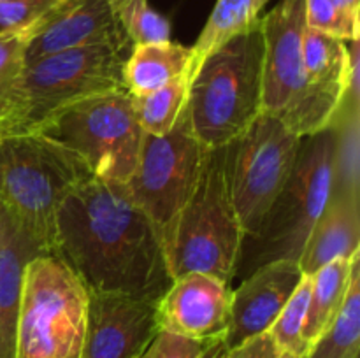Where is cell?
I'll return each mask as SVG.
<instances>
[{"mask_svg":"<svg viewBox=\"0 0 360 358\" xmlns=\"http://www.w3.org/2000/svg\"><path fill=\"white\" fill-rule=\"evenodd\" d=\"M53 255L95 293L160 298L172 283L160 232L120 183L88 178L67 193Z\"/></svg>","mask_w":360,"mask_h":358,"instance_id":"1","label":"cell"},{"mask_svg":"<svg viewBox=\"0 0 360 358\" xmlns=\"http://www.w3.org/2000/svg\"><path fill=\"white\" fill-rule=\"evenodd\" d=\"M129 53L111 46H88L27 63L0 93V142L39 133L83 98L127 90L123 65Z\"/></svg>","mask_w":360,"mask_h":358,"instance_id":"2","label":"cell"},{"mask_svg":"<svg viewBox=\"0 0 360 358\" xmlns=\"http://www.w3.org/2000/svg\"><path fill=\"white\" fill-rule=\"evenodd\" d=\"M231 144L206 150L199 179L176 220L164 251L172 279L204 272L231 286L245 232L229 185Z\"/></svg>","mask_w":360,"mask_h":358,"instance_id":"3","label":"cell"},{"mask_svg":"<svg viewBox=\"0 0 360 358\" xmlns=\"http://www.w3.org/2000/svg\"><path fill=\"white\" fill-rule=\"evenodd\" d=\"M264 41L260 28L207 56L188 84L186 111L204 147L238 140L262 109Z\"/></svg>","mask_w":360,"mask_h":358,"instance_id":"4","label":"cell"},{"mask_svg":"<svg viewBox=\"0 0 360 358\" xmlns=\"http://www.w3.org/2000/svg\"><path fill=\"white\" fill-rule=\"evenodd\" d=\"M334 128L302 139L297 160L283 190L264 216L259 230L243 241L236 276L276 260L299 262L313 225L327 206L333 186Z\"/></svg>","mask_w":360,"mask_h":358,"instance_id":"5","label":"cell"},{"mask_svg":"<svg viewBox=\"0 0 360 358\" xmlns=\"http://www.w3.org/2000/svg\"><path fill=\"white\" fill-rule=\"evenodd\" d=\"M88 178L90 172L74 154L41 133L0 142V206L46 255L55 248L60 204Z\"/></svg>","mask_w":360,"mask_h":358,"instance_id":"6","label":"cell"},{"mask_svg":"<svg viewBox=\"0 0 360 358\" xmlns=\"http://www.w3.org/2000/svg\"><path fill=\"white\" fill-rule=\"evenodd\" d=\"M90 291L65 262L39 255L21 290L16 358H81Z\"/></svg>","mask_w":360,"mask_h":358,"instance_id":"7","label":"cell"},{"mask_svg":"<svg viewBox=\"0 0 360 358\" xmlns=\"http://www.w3.org/2000/svg\"><path fill=\"white\" fill-rule=\"evenodd\" d=\"M39 133L74 154L91 178L120 185L134 174L144 135L127 90L83 98Z\"/></svg>","mask_w":360,"mask_h":358,"instance_id":"8","label":"cell"},{"mask_svg":"<svg viewBox=\"0 0 360 358\" xmlns=\"http://www.w3.org/2000/svg\"><path fill=\"white\" fill-rule=\"evenodd\" d=\"M259 28L264 41V112L276 116L302 139L329 128L334 118L311 97L302 72L304 0H280L260 18Z\"/></svg>","mask_w":360,"mask_h":358,"instance_id":"9","label":"cell"},{"mask_svg":"<svg viewBox=\"0 0 360 358\" xmlns=\"http://www.w3.org/2000/svg\"><path fill=\"white\" fill-rule=\"evenodd\" d=\"M206 150L193 133L186 105L171 132L143 135L137 165L125 186L158 228L164 246L195 188Z\"/></svg>","mask_w":360,"mask_h":358,"instance_id":"10","label":"cell"},{"mask_svg":"<svg viewBox=\"0 0 360 358\" xmlns=\"http://www.w3.org/2000/svg\"><path fill=\"white\" fill-rule=\"evenodd\" d=\"M301 144L302 137L269 112H262L238 140L231 142L229 185L245 239L257 234L283 190Z\"/></svg>","mask_w":360,"mask_h":358,"instance_id":"11","label":"cell"},{"mask_svg":"<svg viewBox=\"0 0 360 358\" xmlns=\"http://www.w3.org/2000/svg\"><path fill=\"white\" fill-rule=\"evenodd\" d=\"M158 300L90 291L81 358H139L160 332Z\"/></svg>","mask_w":360,"mask_h":358,"instance_id":"12","label":"cell"},{"mask_svg":"<svg viewBox=\"0 0 360 358\" xmlns=\"http://www.w3.org/2000/svg\"><path fill=\"white\" fill-rule=\"evenodd\" d=\"M88 46L132 49L112 9V0H62L37 21L25 62Z\"/></svg>","mask_w":360,"mask_h":358,"instance_id":"13","label":"cell"},{"mask_svg":"<svg viewBox=\"0 0 360 358\" xmlns=\"http://www.w3.org/2000/svg\"><path fill=\"white\" fill-rule=\"evenodd\" d=\"M232 288L204 272L172 279L158 300L160 330L195 340L224 339L231 318Z\"/></svg>","mask_w":360,"mask_h":358,"instance_id":"14","label":"cell"},{"mask_svg":"<svg viewBox=\"0 0 360 358\" xmlns=\"http://www.w3.org/2000/svg\"><path fill=\"white\" fill-rule=\"evenodd\" d=\"M299 262L276 260L260 265L232 291L231 318L224 346L234 347L267 332L302 281Z\"/></svg>","mask_w":360,"mask_h":358,"instance_id":"15","label":"cell"},{"mask_svg":"<svg viewBox=\"0 0 360 358\" xmlns=\"http://www.w3.org/2000/svg\"><path fill=\"white\" fill-rule=\"evenodd\" d=\"M46 255L41 246L0 206V358H16L21 290L28 262Z\"/></svg>","mask_w":360,"mask_h":358,"instance_id":"16","label":"cell"},{"mask_svg":"<svg viewBox=\"0 0 360 358\" xmlns=\"http://www.w3.org/2000/svg\"><path fill=\"white\" fill-rule=\"evenodd\" d=\"M360 200L338 197L329 199L322 214L313 225L299 267L304 276L338 258H352L360 251Z\"/></svg>","mask_w":360,"mask_h":358,"instance_id":"17","label":"cell"},{"mask_svg":"<svg viewBox=\"0 0 360 358\" xmlns=\"http://www.w3.org/2000/svg\"><path fill=\"white\" fill-rule=\"evenodd\" d=\"M190 62V48L178 42L136 44L123 65V84L132 97H143L179 77H188Z\"/></svg>","mask_w":360,"mask_h":358,"instance_id":"18","label":"cell"},{"mask_svg":"<svg viewBox=\"0 0 360 358\" xmlns=\"http://www.w3.org/2000/svg\"><path fill=\"white\" fill-rule=\"evenodd\" d=\"M271 0H217L195 44L190 48L192 62L188 69V83L204 60L232 39L259 28L260 14Z\"/></svg>","mask_w":360,"mask_h":358,"instance_id":"19","label":"cell"},{"mask_svg":"<svg viewBox=\"0 0 360 358\" xmlns=\"http://www.w3.org/2000/svg\"><path fill=\"white\" fill-rule=\"evenodd\" d=\"M359 258L360 251L352 258H338L311 276V293L304 323V340L308 351L340 314L350 288L354 265Z\"/></svg>","mask_w":360,"mask_h":358,"instance_id":"20","label":"cell"},{"mask_svg":"<svg viewBox=\"0 0 360 358\" xmlns=\"http://www.w3.org/2000/svg\"><path fill=\"white\" fill-rule=\"evenodd\" d=\"M330 126L334 128V164L329 199L347 197L360 200L359 91L347 93Z\"/></svg>","mask_w":360,"mask_h":358,"instance_id":"21","label":"cell"},{"mask_svg":"<svg viewBox=\"0 0 360 358\" xmlns=\"http://www.w3.org/2000/svg\"><path fill=\"white\" fill-rule=\"evenodd\" d=\"M360 351V258L340 314L320 336L306 358H359Z\"/></svg>","mask_w":360,"mask_h":358,"instance_id":"22","label":"cell"},{"mask_svg":"<svg viewBox=\"0 0 360 358\" xmlns=\"http://www.w3.org/2000/svg\"><path fill=\"white\" fill-rule=\"evenodd\" d=\"M188 84V77H179L160 90L132 97L134 112L144 133L162 137L171 132L186 105Z\"/></svg>","mask_w":360,"mask_h":358,"instance_id":"23","label":"cell"},{"mask_svg":"<svg viewBox=\"0 0 360 358\" xmlns=\"http://www.w3.org/2000/svg\"><path fill=\"white\" fill-rule=\"evenodd\" d=\"M309 293H311V276H304L278 318L274 319L271 329L267 330L281 351L297 354L301 358H306L308 354V346L304 340V323L306 314H308Z\"/></svg>","mask_w":360,"mask_h":358,"instance_id":"24","label":"cell"},{"mask_svg":"<svg viewBox=\"0 0 360 358\" xmlns=\"http://www.w3.org/2000/svg\"><path fill=\"white\" fill-rule=\"evenodd\" d=\"M112 9L132 46L171 41V23L148 0H112Z\"/></svg>","mask_w":360,"mask_h":358,"instance_id":"25","label":"cell"},{"mask_svg":"<svg viewBox=\"0 0 360 358\" xmlns=\"http://www.w3.org/2000/svg\"><path fill=\"white\" fill-rule=\"evenodd\" d=\"M306 27L336 37L340 41H359L360 25L352 21L333 0H304Z\"/></svg>","mask_w":360,"mask_h":358,"instance_id":"26","label":"cell"},{"mask_svg":"<svg viewBox=\"0 0 360 358\" xmlns=\"http://www.w3.org/2000/svg\"><path fill=\"white\" fill-rule=\"evenodd\" d=\"M37 23L25 28L0 30V93L16 79L25 69L27 48L35 34Z\"/></svg>","mask_w":360,"mask_h":358,"instance_id":"27","label":"cell"},{"mask_svg":"<svg viewBox=\"0 0 360 358\" xmlns=\"http://www.w3.org/2000/svg\"><path fill=\"white\" fill-rule=\"evenodd\" d=\"M62 0H7L0 2V30L25 28L41 21Z\"/></svg>","mask_w":360,"mask_h":358,"instance_id":"28","label":"cell"},{"mask_svg":"<svg viewBox=\"0 0 360 358\" xmlns=\"http://www.w3.org/2000/svg\"><path fill=\"white\" fill-rule=\"evenodd\" d=\"M211 343L213 340H195L160 330L139 358H200Z\"/></svg>","mask_w":360,"mask_h":358,"instance_id":"29","label":"cell"},{"mask_svg":"<svg viewBox=\"0 0 360 358\" xmlns=\"http://www.w3.org/2000/svg\"><path fill=\"white\" fill-rule=\"evenodd\" d=\"M281 350L269 332L252 337L234 347H225L220 358H280Z\"/></svg>","mask_w":360,"mask_h":358,"instance_id":"30","label":"cell"},{"mask_svg":"<svg viewBox=\"0 0 360 358\" xmlns=\"http://www.w3.org/2000/svg\"><path fill=\"white\" fill-rule=\"evenodd\" d=\"M352 21L360 25V0H333Z\"/></svg>","mask_w":360,"mask_h":358,"instance_id":"31","label":"cell"},{"mask_svg":"<svg viewBox=\"0 0 360 358\" xmlns=\"http://www.w3.org/2000/svg\"><path fill=\"white\" fill-rule=\"evenodd\" d=\"M224 350H225L224 339L213 340V343L207 346V350L204 351L202 357H200V358H220L221 353H224Z\"/></svg>","mask_w":360,"mask_h":358,"instance_id":"32","label":"cell"},{"mask_svg":"<svg viewBox=\"0 0 360 358\" xmlns=\"http://www.w3.org/2000/svg\"><path fill=\"white\" fill-rule=\"evenodd\" d=\"M280 358H301V357H297V354H292V353H285V351H281Z\"/></svg>","mask_w":360,"mask_h":358,"instance_id":"33","label":"cell"},{"mask_svg":"<svg viewBox=\"0 0 360 358\" xmlns=\"http://www.w3.org/2000/svg\"><path fill=\"white\" fill-rule=\"evenodd\" d=\"M0 2H7V0H0Z\"/></svg>","mask_w":360,"mask_h":358,"instance_id":"34","label":"cell"}]
</instances>
